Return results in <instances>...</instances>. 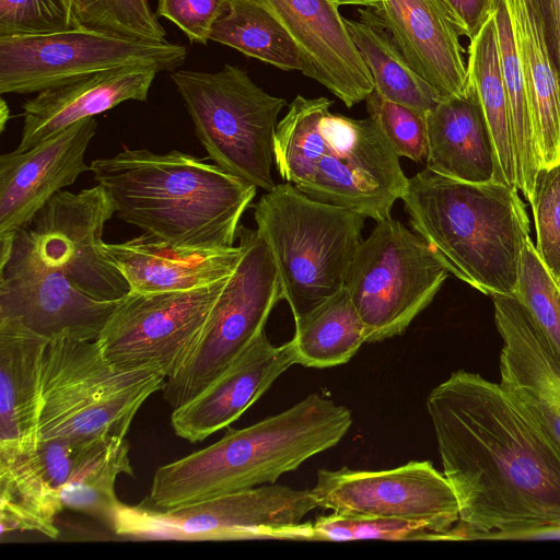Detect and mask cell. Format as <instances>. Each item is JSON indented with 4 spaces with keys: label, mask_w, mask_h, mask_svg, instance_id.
I'll return each mask as SVG.
<instances>
[{
    "label": "cell",
    "mask_w": 560,
    "mask_h": 560,
    "mask_svg": "<svg viewBox=\"0 0 560 560\" xmlns=\"http://www.w3.org/2000/svg\"><path fill=\"white\" fill-rule=\"evenodd\" d=\"M425 405L458 502L454 540L537 539L560 529V450L500 383L458 370Z\"/></svg>",
    "instance_id": "6da1fadb"
},
{
    "label": "cell",
    "mask_w": 560,
    "mask_h": 560,
    "mask_svg": "<svg viewBox=\"0 0 560 560\" xmlns=\"http://www.w3.org/2000/svg\"><path fill=\"white\" fill-rule=\"evenodd\" d=\"M94 179L119 219L179 247L234 246L257 187L217 164L177 150L124 148L93 160Z\"/></svg>",
    "instance_id": "7a4b0ae2"
},
{
    "label": "cell",
    "mask_w": 560,
    "mask_h": 560,
    "mask_svg": "<svg viewBox=\"0 0 560 560\" xmlns=\"http://www.w3.org/2000/svg\"><path fill=\"white\" fill-rule=\"evenodd\" d=\"M351 424L346 406L310 394L277 415L246 428L229 429L210 446L159 467L145 501L168 510L275 483L337 445Z\"/></svg>",
    "instance_id": "3957f363"
},
{
    "label": "cell",
    "mask_w": 560,
    "mask_h": 560,
    "mask_svg": "<svg viewBox=\"0 0 560 560\" xmlns=\"http://www.w3.org/2000/svg\"><path fill=\"white\" fill-rule=\"evenodd\" d=\"M516 187L423 168L401 198L413 231L448 272L486 295H515L529 219Z\"/></svg>",
    "instance_id": "277c9868"
},
{
    "label": "cell",
    "mask_w": 560,
    "mask_h": 560,
    "mask_svg": "<svg viewBox=\"0 0 560 560\" xmlns=\"http://www.w3.org/2000/svg\"><path fill=\"white\" fill-rule=\"evenodd\" d=\"M254 219L294 320L346 287L365 217L314 200L284 182L261 196Z\"/></svg>",
    "instance_id": "5b68a950"
},
{
    "label": "cell",
    "mask_w": 560,
    "mask_h": 560,
    "mask_svg": "<svg viewBox=\"0 0 560 560\" xmlns=\"http://www.w3.org/2000/svg\"><path fill=\"white\" fill-rule=\"evenodd\" d=\"M165 382L158 373L114 368L96 340L52 339L44 357L38 440L79 446L103 434L125 438L140 407Z\"/></svg>",
    "instance_id": "8992f818"
},
{
    "label": "cell",
    "mask_w": 560,
    "mask_h": 560,
    "mask_svg": "<svg viewBox=\"0 0 560 560\" xmlns=\"http://www.w3.org/2000/svg\"><path fill=\"white\" fill-rule=\"evenodd\" d=\"M116 207L101 185L56 192L12 237L0 238V277L55 272L88 296L124 299L130 287L103 252V230Z\"/></svg>",
    "instance_id": "52a82bcc"
},
{
    "label": "cell",
    "mask_w": 560,
    "mask_h": 560,
    "mask_svg": "<svg viewBox=\"0 0 560 560\" xmlns=\"http://www.w3.org/2000/svg\"><path fill=\"white\" fill-rule=\"evenodd\" d=\"M171 79L208 156L230 174L270 191L282 97L259 88L229 63L217 72L177 70Z\"/></svg>",
    "instance_id": "ba28073f"
},
{
    "label": "cell",
    "mask_w": 560,
    "mask_h": 560,
    "mask_svg": "<svg viewBox=\"0 0 560 560\" xmlns=\"http://www.w3.org/2000/svg\"><path fill=\"white\" fill-rule=\"evenodd\" d=\"M316 508L311 490L267 483L168 510L121 503L113 530L139 539L312 541L313 523L302 520Z\"/></svg>",
    "instance_id": "9c48e42d"
},
{
    "label": "cell",
    "mask_w": 560,
    "mask_h": 560,
    "mask_svg": "<svg viewBox=\"0 0 560 560\" xmlns=\"http://www.w3.org/2000/svg\"><path fill=\"white\" fill-rule=\"evenodd\" d=\"M242 257L212 306L189 354L163 387L174 409L202 392L264 331L281 284L269 246L256 230L240 225Z\"/></svg>",
    "instance_id": "30bf717a"
},
{
    "label": "cell",
    "mask_w": 560,
    "mask_h": 560,
    "mask_svg": "<svg viewBox=\"0 0 560 560\" xmlns=\"http://www.w3.org/2000/svg\"><path fill=\"white\" fill-rule=\"evenodd\" d=\"M427 242L392 217L362 240L346 288L365 326L366 342L401 335L447 278Z\"/></svg>",
    "instance_id": "8fae6325"
},
{
    "label": "cell",
    "mask_w": 560,
    "mask_h": 560,
    "mask_svg": "<svg viewBox=\"0 0 560 560\" xmlns=\"http://www.w3.org/2000/svg\"><path fill=\"white\" fill-rule=\"evenodd\" d=\"M178 44L149 43L73 28L23 37H0V93L28 94L73 79L130 65L175 70L186 59Z\"/></svg>",
    "instance_id": "7c38bea8"
},
{
    "label": "cell",
    "mask_w": 560,
    "mask_h": 560,
    "mask_svg": "<svg viewBox=\"0 0 560 560\" xmlns=\"http://www.w3.org/2000/svg\"><path fill=\"white\" fill-rule=\"evenodd\" d=\"M229 278L187 291H130L96 339L104 358L121 371L171 377L197 341Z\"/></svg>",
    "instance_id": "4fadbf2b"
},
{
    "label": "cell",
    "mask_w": 560,
    "mask_h": 560,
    "mask_svg": "<svg viewBox=\"0 0 560 560\" xmlns=\"http://www.w3.org/2000/svg\"><path fill=\"white\" fill-rule=\"evenodd\" d=\"M326 144L312 175L295 187L307 197L376 221L407 190L399 155L372 118L326 113Z\"/></svg>",
    "instance_id": "5bb4252c"
},
{
    "label": "cell",
    "mask_w": 560,
    "mask_h": 560,
    "mask_svg": "<svg viewBox=\"0 0 560 560\" xmlns=\"http://www.w3.org/2000/svg\"><path fill=\"white\" fill-rule=\"evenodd\" d=\"M311 493L318 508L343 515L421 521L446 540L459 521L456 495L429 460L384 470L319 469Z\"/></svg>",
    "instance_id": "9a60e30c"
},
{
    "label": "cell",
    "mask_w": 560,
    "mask_h": 560,
    "mask_svg": "<svg viewBox=\"0 0 560 560\" xmlns=\"http://www.w3.org/2000/svg\"><path fill=\"white\" fill-rule=\"evenodd\" d=\"M503 346L500 385L560 450V358L515 296H491Z\"/></svg>",
    "instance_id": "2e32d148"
},
{
    "label": "cell",
    "mask_w": 560,
    "mask_h": 560,
    "mask_svg": "<svg viewBox=\"0 0 560 560\" xmlns=\"http://www.w3.org/2000/svg\"><path fill=\"white\" fill-rule=\"evenodd\" d=\"M269 11L295 44L302 73L320 83L347 107L374 90L362 60L332 0H253Z\"/></svg>",
    "instance_id": "e0dca14e"
},
{
    "label": "cell",
    "mask_w": 560,
    "mask_h": 560,
    "mask_svg": "<svg viewBox=\"0 0 560 560\" xmlns=\"http://www.w3.org/2000/svg\"><path fill=\"white\" fill-rule=\"evenodd\" d=\"M96 130V119L86 118L26 151L1 154L0 238L12 236L56 192L90 170L84 153Z\"/></svg>",
    "instance_id": "ac0fdd59"
},
{
    "label": "cell",
    "mask_w": 560,
    "mask_h": 560,
    "mask_svg": "<svg viewBox=\"0 0 560 560\" xmlns=\"http://www.w3.org/2000/svg\"><path fill=\"white\" fill-rule=\"evenodd\" d=\"M293 364L292 341L275 346L264 330L202 392L173 409L174 432L191 443L206 440L237 420Z\"/></svg>",
    "instance_id": "d6986e66"
},
{
    "label": "cell",
    "mask_w": 560,
    "mask_h": 560,
    "mask_svg": "<svg viewBox=\"0 0 560 560\" xmlns=\"http://www.w3.org/2000/svg\"><path fill=\"white\" fill-rule=\"evenodd\" d=\"M158 72L155 66L130 65L90 73L39 92L22 106L23 130L15 151H26L122 102H145Z\"/></svg>",
    "instance_id": "ffe728a7"
},
{
    "label": "cell",
    "mask_w": 560,
    "mask_h": 560,
    "mask_svg": "<svg viewBox=\"0 0 560 560\" xmlns=\"http://www.w3.org/2000/svg\"><path fill=\"white\" fill-rule=\"evenodd\" d=\"M372 8L413 70L442 98L465 93L462 34L443 0H381Z\"/></svg>",
    "instance_id": "44dd1931"
},
{
    "label": "cell",
    "mask_w": 560,
    "mask_h": 560,
    "mask_svg": "<svg viewBox=\"0 0 560 560\" xmlns=\"http://www.w3.org/2000/svg\"><path fill=\"white\" fill-rule=\"evenodd\" d=\"M119 301L92 299L55 272L0 277V318H16L49 341L96 340Z\"/></svg>",
    "instance_id": "7402d4cb"
},
{
    "label": "cell",
    "mask_w": 560,
    "mask_h": 560,
    "mask_svg": "<svg viewBox=\"0 0 560 560\" xmlns=\"http://www.w3.org/2000/svg\"><path fill=\"white\" fill-rule=\"evenodd\" d=\"M103 252L135 293L187 291L230 277L242 246L179 247L144 233L122 243H103Z\"/></svg>",
    "instance_id": "603a6c76"
},
{
    "label": "cell",
    "mask_w": 560,
    "mask_h": 560,
    "mask_svg": "<svg viewBox=\"0 0 560 560\" xmlns=\"http://www.w3.org/2000/svg\"><path fill=\"white\" fill-rule=\"evenodd\" d=\"M48 342L16 318H0V452L37 445Z\"/></svg>",
    "instance_id": "cb8c5ba5"
},
{
    "label": "cell",
    "mask_w": 560,
    "mask_h": 560,
    "mask_svg": "<svg viewBox=\"0 0 560 560\" xmlns=\"http://www.w3.org/2000/svg\"><path fill=\"white\" fill-rule=\"evenodd\" d=\"M526 88L541 167L560 162V74L540 0H504Z\"/></svg>",
    "instance_id": "d4e9b609"
},
{
    "label": "cell",
    "mask_w": 560,
    "mask_h": 560,
    "mask_svg": "<svg viewBox=\"0 0 560 560\" xmlns=\"http://www.w3.org/2000/svg\"><path fill=\"white\" fill-rule=\"evenodd\" d=\"M425 168L468 183L498 182L493 140L471 85L442 98L427 115Z\"/></svg>",
    "instance_id": "484cf974"
},
{
    "label": "cell",
    "mask_w": 560,
    "mask_h": 560,
    "mask_svg": "<svg viewBox=\"0 0 560 560\" xmlns=\"http://www.w3.org/2000/svg\"><path fill=\"white\" fill-rule=\"evenodd\" d=\"M359 20L345 19L348 32L386 100L428 115L441 95L410 66L372 7L358 9Z\"/></svg>",
    "instance_id": "4316f807"
},
{
    "label": "cell",
    "mask_w": 560,
    "mask_h": 560,
    "mask_svg": "<svg viewBox=\"0 0 560 560\" xmlns=\"http://www.w3.org/2000/svg\"><path fill=\"white\" fill-rule=\"evenodd\" d=\"M132 471L125 438L103 434L80 444L60 493L63 508L88 514L113 529L121 505L115 492L116 479Z\"/></svg>",
    "instance_id": "83f0119b"
},
{
    "label": "cell",
    "mask_w": 560,
    "mask_h": 560,
    "mask_svg": "<svg viewBox=\"0 0 560 560\" xmlns=\"http://www.w3.org/2000/svg\"><path fill=\"white\" fill-rule=\"evenodd\" d=\"M35 450V448H34ZM33 451L0 452V533L33 530L57 538L55 518L63 509Z\"/></svg>",
    "instance_id": "f1b7e54d"
},
{
    "label": "cell",
    "mask_w": 560,
    "mask_h": 560,
    "mask_svg": "<svg viewBox=\"0 0 560 560\" xmlns=\"http://www.w3.org/2000/svg\"><path fill=\"white\" fill-rule=\"evenodd\" d=\"M467 74L493 140L498 182L516 187L513 133L501 72L494 12L469 39Z\"/></svg>",
    "instance_id": "f546056e"
},
{
    "label": "cell",
    "mask_w": 560,
    "mask_h": 560,
    "mask_svg": "<svg viewBox=\"0 0 560 560\" xmlns=\"http://www.w3.org/2000/svg\"><path fill=\"white\" fill-rule=\"evenodd\" d=\"M294 322L296 364L307 368L347 363L366 342L365 326L346 287Z\"/></svg>",
    "instance_id": "4dcf8cb0"
},
{
    "label": "cell",
    "mask_w": 560,
    "mask_h": 560,
    "mask_svg": "<svg viewBox=\"0 0 560 560\" xmlns=\"http://www.w3.org/2000/svg\"><path fill=\"white\" fill-rule=\"evenodd\" d=\"M210 40L281 70H302L299 50L289 34L269 11L253 0H230L213 24Z\"/></svg>",
    "instance_id": "1f68e13d"
},
{
    "label": "cell",
    "mask_w": 560,
    "mask_h": 560,
    "mask_svg": "<svg viewBox=\"0 0 560 560\" xmlns=\"http://www.w3.org/2000/svg\"><path fill=\"white\" fill-rule=\"evenodd\" d=\"M495 26L503 84L508 97L515 158V185L529 202L541 168L523 73L504 0H498Z\"/></svg>",
    "instance_id": "d6a6232c"
},
{
    "label": "cell",
    "mask_w": 560,
    "mask_h": 560,
    "mask_svg": "<svg viewBox=\"0 0 560 560\" xmlns=\"http://www.w3.org/2000/svg\"><path fill=\"white\" fill-rule=\"evenodd\" d=\"M332 101L298 95L278 122L275 137V164L284 182L294 186L305 182L323 155L326 136L323 119Z\"/></svg>",
    "instance_id": "836d02e7"
},
{
    "label": "cell",
    "mask_w": 560,
    "mask_h": 560,
    "mask_svg": "<svg viewBox=\"0 0 560 560\" xmlns=\"http://www.w3.org/2000/svg\"><path fill=\"white\" fill-rule=\"evenodd\" d=\"M77 28L149 43H166V32L149 0H67Z\"/></svg>",
    "instance_id": "e575fe53"
},
{
    "label": "cell",
    "mask_w": 560,
    "mask_h": 560,
    "mask_svg": "<svg viewBox=\"0 0 560 560\" xmlns=\"http://www.w3.org/2000/svg\"><path fill=\"white\" fill-rule=\"evenodd\" d=\"M515 296L560 358V284L540 258L532 238L522 252Z\"/></svg>",
    "instance_id": "d590c367"
},
{
    "label": "cell",
    "mask_w": 560,
    "mask_h": 560,
    "mask_svg": "<svg viewBox=\"0 0 560 560\" xmlns=\"http://www.w3.org/2000/svg\"><path fill=\"white\" fill-rule=\"evenodd\" d=\"M312 541L446 540L432 525L421 521L343 515L332 512L312 524Z\"/></svg>",
    "instance_id": "8d00e7d4"
},
{
    "label": "cell",
    "mask_w": 560,
    "mask_h": 560,
    "mask_svg": "<svg viewBox=\"0 0 560 560\" xmlns=\"http://www.w3.org/2000/svg\"><path fill=\"white\" fill-rule=\"evenodd\" d=\"M365 102L369 116L378 124L399 156L408 158L416 163L425 161L427 115L386 100L374 90Z\"/></svg>",
    "instance_id": "74e56055"
},
{
    "label": "cell",
    "mask_w": 560,
    "mask_h": 560,
    "mask_svg": "<svg viewBox=\"0 0 560 560\" xmlns=\"http://www.w3.org/2000/svg\"><path fill=\"white\" fill-rule=\"evenodd\" d=\"M529 203L535 221V247L560 284V162L540 168Z\"/></svg>",
    "instance_id": "f35d334b"
},
{
    "label": "cell",
    "mask_w": 560,
    "mask_h": 560,
    "mask_svg": "<svg viewBox=\"0 0 560 560\" xmlns=\"http://www.w3.org/2000/svg\"><path fill=\"white\" fill-rule=\"evenodd\" d=\"M77 28L67 0H0V37L38 36Z\"/></svg>",
    "instance_id": "ab89813d"
},
{
    "label": "cell",
    "mask_w": 560,
    "mask_h": 560,
    "mask_svg": "<svg viewBox=\"0 0 560 560\" xmlns=\"http://www.w3.org/2000/svg\"><path fill=\"white\" fill-rule=\"evenodd\" d=\"M230 0H159L156 16L173 22L190 40L207 45L215 21Z\"/></svg>",
    "instance_id": "60d3db41"
},
{
    "label": "cell",
    "mask_w": 560,
    "mask_h": 560,
    "mask_svg": "<svg viewBox=\"0 0 560 560\" xmlns=\"http://www.w3.org/2000/svg\"><path fill=\"white\" fill-rule=\"evenodd\" d=\"M77 446L63 439L38 440L35 457L50 486L61 493L69 479Z\"/></svg>",
    "instance_id": "b9f144b4"
},
{
    "label": "cell",
    "mask_w": 560,
    "mask_h": 560,
    "mask_svg": "<svg viewBox=\"0 0 560 560\" xmlns=\"http://www.w3.org/2000/svg\"><path fill=\"white\" fill-rule=\"evenodd\" d=\"M460 34L474 37L493 14L498 0H443Z\"/></svg>",
    "instance_id": "7bdbcfd3"
},
{
    "label": "cell",
    "mask_w": 560,
    "mask_h": 560,
    "mask_svg": "<svg viewBox=\"0 0 560 560\" xmlns=\"http://www.w3.org/2000/svg\"><path fill=\"white\" fill-rule=\"evenodd\" d=\"M544 11L551 50L560 74V0H544Z\"/></svg>",
    "instance_id": "ee69618b"
},
{
    "label": "cell",
    "mask_w": 560,
    "mask_h": 560,
    "mask_svg": "<svg viewBox=\"0 0 560 560\" xmlns=\"http://www.w3.org/2000/svg\"><path fill=\"white\" fill-rule=\"evenodd\" d=\"M332 1L338 5L350 4V5H360V7H374L378 2H381V0H332Z\"/></svg>",
    "instance_id": "f6af8a7d"
},
{
    "label": "cell",
    "mask_w": 560,
    "mask_h": 560,
    "mask_svg": "<svg viewBox=\"0 0 560 560\" xmlns=\"http://www.w3.org/2000/svg\"><path fill=\"white\" fill-rule=\"evenodd\" d=\"M10 110L7 106L4 100H1V108H0V127L1 131H3L7 120L9 119Z\"/></svg>",
    "instance_id": "bcb514c9"
},
{
    "label": "cell",
    "mask_w": 560,
    "mask_h": 560,
    "mask_svg": "<svg viewBox=\"0 0 560 560\" xmlns=\"http://www.w3.org/2000/svg\"><path fill=\"white\" fill-rule=\"evenodd\" d=\"M537 539H560V529L546 532L539 535Z\"/></svg>",
    "instance_id": "7dc6e473"
},
{
    "label": "cell",
    "mask_w": 560,
    "mask_h": 560,
    "mask_svg": "<svg viewBox=\"0 0 560 560\" xmlns=\"http://www.w3.org/2000/svg\"><path fill=\"white\" fill-rule=\"evenodd\" d=\"M540 1H541V2H542V4H544V0H540Z\"/></svg>",
    "instance_id": "c3c4849f"
}]
</instances>
